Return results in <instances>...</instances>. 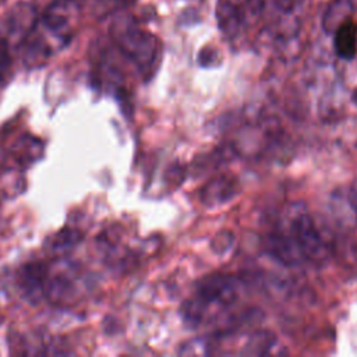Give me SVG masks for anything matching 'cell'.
<instances>
[{"label":"cell","instance_id":"1","mask_svg":"<svg viewBox=\"0 0 357 357\" xmlns=\"http://www.w3.org/2000/svg\"><path fill=\"white\" fill-rule=\"evenodd\" d=\"M110 33L117 47L144 75L153 73L162 53V45L155 35L139 28L130 17L114 20Z\"/></svg>","mask_w":357,"mask_h":357},{"label":"cell","instance_id":"2","mask_svg":"<svg viewBox=\"0 0 357 357\" xmlns=\"http://www.w3.org/2000/svg\"><path fill=\"white\" fill-rule=\"evenodd\" d=\"M284 229L293 234L307 261L319 264L329 257L328 243L301 205L293 206V211L287 215V226Z\"/></svg>","mask_w":357,"mask_h":357},{"label":"cell","instance_id":"3","mask_svg":"<svg viewBox=\"0 0 357 357\" xmlns=\"http://www.w3.org/2000/svg\"><path fill=\"white\" fill-rule=\"evenodd\" d=\"M240 290L241 283L238 279L219 273L204 278L197 284L195 296L212 311L213 307L225 308L233 304L238 298Z\"/></svg>","mask_w":357,"mask_h":357},{"label":"cell","instance_id":"4","mask_svg":"<svg viewBox=\"0 0 357 357\" xmlns=\"http://www.w3.org/2000/svg\"><path fill=\"white\" fill-rule=\"evenodd\" d=\"M264 247L268 254L287 266H298L307 261L298 243L286 229L268 234L264 238Z\"/></svg>","mask_w":357,"mask_h":357},{"label":"cell","instance_id":"5","mask_svg":"<svg viewBox=\"0 0 357 357\" xmlns=\"http://www.w3.org/2000/svg\"><path fill=\"white\" fill-rule=\"evenodd\" d=\"M216 22L220 32L227 38H236L245 22V7L241 0H216Z\"/></svg>","mask_w":357,"mask_h":357},{"label":"cell","instance_id":"6","mask_svg":"<svg viewBox=\"0 0 357 357\" xmlns=\"http://www.w3.org/2000/svg\"><path fill=\"white\" fill-rule=\"evenodd\" d=\"M238 192V183L227 176H220L216 178H212L205 184V187L201 190V201L206 206H216L222 205L231 198L236 197Z\"/></svg>","mask_w":357,"mask_h":357},{"label":"cell","instance_id":"7","mask_svg":"<svg viewBox=\"0 0 357 357\" xmlns=\"http://www.w3.org/2000/svg\"><path fill=\"white\" fill-rule=\"evenodd\" d=\"M52 53H53V47L46 40L45 35L40 33L36 28L31 29L25 35L22 40L21 56L28 66L31 67L40 66L50 57Z\"/></svg>","mask_w":357,"mask_h":357},{"label":"cell","instance_id":"8","mask_svg":"<svg viewBox=\"0 0 357 357\" xmlns=\"http://www.w3.org/2000/svg\"><path fill=\"white\" fill-rule=\"evenodd\" d=\"M47 279L46 268L39 262L26 264L21 268L18 282L21 289L29 298L38 300L40 296H45V284Z\"/></svg>","mask_w":357,"mask_h":357},{"label":"cell","instance_id":"9","mask_svg":"<svg viewBox=\"0 0 357 357\" xmlns=\"http://www.w3.org/2000/svg\"><path fill=\"white\" fill-rule=\"evenodd\" d=\"M333 47L343 60H351L357 53V22L344 21L333 33Z\"/></svg>","mask_w":357,"mask_h":357},{"label":"cell","instance_id":"10","mask_svg":"<svg viewBox=\"0 0 357 357\" xmlns=\"http://www.w3.org/2000/svg\"><path fill=\"white\" fill-rule=\"evenodd\" d=\"M43 149L45 148L40 139L31 135H24L15 141L13 146V155L20 166L26 167L42 158Z\"/></svg>","mask_w":357,"mask_h":357},{"label":"cell","instance_id":"11","mask_svg":"<svg viewBox=\"0 0 357 357\" xmlns=\"http://www.w3.org/2000/svg\"><path fill=\"white\" fill-rule=\"evenodd\" d=\"M353 11L349 0H332L322 15L324 31L333 33L344 21L351 18Z\"/></svg>","mask_w":357,"mask_h":357},{"label":"cell","instance_id":"12","mask_svg":"<svg viewBox=\"0 0 357 357\" xmlns=\"http://www.w3.org/2000/svg\"><path fill=\"white\" fill-rule=\"evenodd\" d=\"M275 344V336L271 332L259 331L251 335L250 340L245 343L244 350H241V354H255L262 356L271 351V349Z\"/></svg>","mask_w":357,"mask_h":357},{"label":"cell","instance_id":"13","mask_svg":"<svg viewBox=\"0 0 357 357\" xmlns=\"http://www.w3.org/2000/svg\"><path fill=\"white\" fill-rule=\"evenodd\" d=\"M84 234L81 230L75 229V227H64L61 230H59L54 237H53V243L52 245L56 250L60 248H71L75 244H78L82 240Z\"/></svg>","mask_w":357,"mask_h":357},{"label":"cell","instance_id":"14","mask_svg":"<svg viewBox=\"0 0 357 357\" xmlns=\"http://www.w3.org/2000/svg\"><path fill=\"white\" fill-rule=\"evenodd\" d=\"M233 243H234V236L229 231H222L215 236V238L211 243V247L215 254L222 255L233 247Z\"/></svg>","mask_w":357,"mask_h":357},{"label":"cell","instance_id":"15","mask_svg":"<svg viewBox=\"0 0 357 357\" xmlns=\"http://www.w3.org/2000/svg\"><path fill=\"white\" fill-rule=\"evenodd\" d=\"M11 67V54H10V46L6 39H0V81H3Z\"/></svg>","mask_w":357,"mask_h":357},{"label":"cell","instance_id":"16","mask_svg":"<svg viewBox=\"0 0 357 357\" xmlns=\"http://www.w3.org/2000/svg\"><path fill=\"white\" fill-rule=\"evenodd\" d=\"M218 59H219V52L215 47H212V46H205L198 53V63L202 67L216 66L218 64Z\"/></svg>","mask_w":357,"mask_h":357},{"label":"cell","instance_id":"17","mask_svg":"<svg viewBox=\"0 0 357 357\" xmlns=\"http://www.w3.org/2000/svg\"><path fill=\"white\" fill-rule=\"evenodd\" d=\"M248 8L254 13V14H261L262 10V3L264 0H245Z\"/></svg>","mask_w":357,"mask_h":357},{"label":"cell","instance_id":"18","mask_svg":"<svg viewBox=\"0 0 357 357\" xmlns=\"http://www.w3.org/2000/svg\"><path fill=\"white\" fill-rule=\"evenodd\" d=\"M351 100H353V103L357 106V88L353 91V93H351Z\"/></svg>","mask_w":357,"mask_h":357},{"label":"cell","instance_id":"19","mask_svg":"<svg viewBox=\"0 0 357 357\" xmlns=\"http://www.w3.org/2000/svg\"><path fill=\"white\" fill-rule=\"evenodd\" d=\"M349 3H350V6H351V8H353L354 11H357V0H349Z\"/></svg>","mask_w":357,"mask_h":357},{"label":"cell","instance_id":"20","mask_svg":"<svg viewBox=\"0 0 357 357\" xmlns=\"http://www.w3.org/2000/svg\"><path fill=\"white\" fill-rule=\"evenodd\" d=\"M70 1H73V3H75V4H81L82 0H70Z\"/></svg>","mask_w":357,"mask_h":357}]
</instances>
